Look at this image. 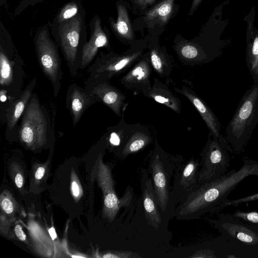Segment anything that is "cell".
I'll return each instance as SVG.
<instances>
[{
    "instance_id": "cell-1",
    "label": "cell",
    "mask_w": 258,
    "mask_h": 258,
    "mask_svg": "<svg viewBox=\"0 0 258 258\" xmlns=\"http://www.w3.org/2000/svg\"><path fill=\"white\" fill-rule=\"evenodd\" d=\"M258 176V162L245 160L238 170L232 169L221 177L199 186L175 209L177 220L197 219L201 216L221 210L230 193L245 178Z\"/></svg>"
},
{
    "instance_id": "cell-2",
    "label": "cell",
    "mask_w": 258,
    "mask_h": 258,
    "mask_svg": "<svg viewBox=\"0 0 258 258\" xmlns=\"http://www.w3.org/2000/svg\"><path fill=\"white\" fill-rule=\"evenodd\" d=\"M183 158L172 155L163 149L157 140L148 155V172L149 175L158 207L166 219L174 217L177 206L172 192L171 180Z\"/></svg>"
},
{
    "instance_id": "cell-3",
    "label": "cell",
    "mask_w": 258,
    "mask_h": 258,
    "mask_svg": "<svg viewBox=\"0 0 258 258\" xmlns=\"http://www.w3.org/2000/svg\"><path fill=\"white\" fill-rule=\"evenodd\" d=\"M258 123V82L245 92L231 120L224 136L231 152L244 149Z\"/></svg>"
},
{
    "instance_id": "cell-4",
    "label": "cell",
    "mask_w": 258,
    "mask_h": 258,
    "mask_svg": "<svg viewBox=\"0 0 258 258\" xmlns=\"http://www.w3.org/2000/svg\"><path fill=\"white\" fill-rule=\"evenodd\" d=\"M85 12L81 11L73 18L59 23H52V35L60 48L71 75H77L80 54L84 43L82 36L86 31Z\"/></svg>"
},
{
    "instance_id": "cell-5",
    "label": "cell",
    "mask_w": 258,
    "mask_h": 258,
    "mask_svg": "<svg viewBox=\"0 0 258 258\" xmlns=\"http://www.w3.org/2000/svg\"><path fill=\"white\" fill-rule=\"evenodd\" d=\"M48 116L36 95L32 96L22 115L18 131L20 141L35 150L44 146L49 133Z\"/></svg>"
},
{
    "instance_id": "cell-6",
    "label": "cell",
    "mask_w": 258,
    "mask_h": 258,
    "mask_svg": "<svg viewBox=\"0 0 258 258\" xmlns=\"http://www.w3.org/2000/svg\"><path fill=\"white\" fill-rule=\"evenodd\" d=\"M231 152L225 137L210 134L201 153L199 184H202L219 178L226 174L230 166Z\"/></svg>"
},
{
    "instance_id": "cell-7",
    "label": "cell",
    "mask_w": 258,
    "mask_h": 258,
    "mask_svg": "<svg viewBox=\"0 0 258 258\" xmlns=\"http://www.w3.org/2000/svg\"><path fill=\"white\" fill-rule=\"evenodd\" d=\"M34 44L39 64L44 74L50 81L55 97L61 85L62 73L58 46L51 38L47 25L36 31Z\"/></svg>"
},
{
    "instance_id": "cell-8",
    "label": "cell",
    "mask_w": 258,
    "mask_h": 258,
    "mask_svg": "<svg viewBox=\"0 0 258 258\" xmlns=\"http://www.w3.org/2000/svg\"><path fill=\"white\" fill-rule=\"evenodd\" d=\"M143 54L142 48H132L122 54L100 52L88 68L89 78L85 83L109 81L129 70Z\"/></svg>"
},
{
    "instance_id": "cell-9",
    "label": "cell",
    "mask_w": 258,
    "mask_h": 258,
    "mask_svg": "<svg viewBox=\"0 0 258 258\" xmlns=\"http://www.w3.org/2000/svg\"><path fill=\"white\" fill-rule=\"evenodd\" d=\"M95 168L96 178L103 195V215L111 222L114 219L121 207L130 205L131 195L125 192L122 198H118L115 192L110 168L103 163L101 154L99 155L96 160Z\"/></svg>"
},
{
    "instance_id": "cell-10",
    "label": "cell",
    "mask_w": 258,
    "mask_h": 258,
    "mask_svg": "<svg viewBox=\"0 0 258 258\" xmlns=\"http://www.w3.org/2000/svg\"><path fill=\"white\" fill-rule=\"evenodd\" d=\"M200 169V161L194 157L177 167L172 187L177 206L199 186Z\"/></svg>"
},
{
    "instance_id": "cell-11",
    "label": "cell",
    "mask_w": 258,
    "mask_h": 258,
    "mask_svg": "<svg viewBox=\"0 0 258 258\" xmlns=\"http://www.w3.org/2000/svg\"><path fill=\"white\" fill-rule=\"evenodd\" d=\"M152 71L148 53H144L121 77L119 82L125 89L147 97L152 87Z\"/></svg>"
},
{
    "instance_id": "cell-12",
    "label": "cell",
    "mask_w": 258,
    "mask_h": 258,
    "mask_svg": "<svg viewBox=\"0 0 258 258\" xmlns=\"http://www.w3.org/2000/svg\"><path fill=\"white\" fill-rule=\"evenodd\" d=\"M89 27V39L84 43L80 54L79 69L81 70L85 69L91 63L99 48H109L108 37L102 28L101 20L98 15L92 19Z\"/></svg>"
},
{
    "instance_id": "cell-13",
    "label": "cell",
    "mask_w": 258,
    "mask_h": 258,
    "mask_svg": "<svg viewBox=\"0 0 258 258\" xmlns=\"http://www.w3.org/2000/svg\"><path fill=\"white\" fill-rule=\"evenodd\" d=\"M84 88L93 94L98 101L101 102L116 115L121 117L126 97L119 89L109 81L85 83Z\"/></svg>"
},
{
    "instance_id": "cell-14",
    "label": "cell",
    "mask_w": 258,
    "mask_h": 258,
    "mask_svg": "<svg viewBox=\"0 0 258 258\" xmlns=\"http://www.w3.org/2000/svg\"><path fill=\"white\" fill-rule=\"evenodd\" d=\"M141 188L146 218L151 226L158 229L163 217L158 207L149 174L145 169L141 171Z\"/></svg>"
},
{
    "instance_id": "cell-15",
    "label": "cell",
    "mask_w": 258,
    "mask_h": 258,
    "mask_svg": "<svg viewBox=\"0 0 258 258\" xmlns=\"http://www.w3.org/2000/svg\"><path fill=\"white\" fill-rule=\"evenodd\" d=\"M97 102L98 101L93 94L76 83L69 87L66 105L72 115L74 126L78 123L84 112Z\"/></svg>"
},
{
    "instance_id": "cell-16",
    "label": "cell",
    "mask_w": 258,
    "mask_h": 258,
    "mask_svg": "<svg viewBox=\"0 0 258 258\" xmlns=\"http://www.w3.org/2000/svg\"><path fill=\"white\" fill-rule=\"evenodd\" d=\"M176 92L185 96L194 106L206 123L210 134L218 137L221 133V124L212 110L206 103L191 88L182 86L174 88Z\"/></svg>"
},
{
    "instance_id": "cell-17",
    "label": "cell",
    "mask_w": 258,
    "mask_h": 258,
    "mask_svg": "<svg viewBox=\"0 0 258 258\" xmlns=\"http://www.w3.org/2000/svg\"><path fill=\"white\" fill-rule=\"evenodd\" d=\"M153 140L151 131L148 126L140 123H134L124 142L118 150L121 159L144 149Z\"/></svg>"
},
{
    "instance_id": "cell-18",
    "label": "cell",
    "mask_w": 258,
    "mask_h": 258,
    "mask_svg": "<svg viewBox=\"0 0 258 258\" xmlns=\"http://www.w3.org/2000/svg\"><path fill=\"white\" fill-rule=\"evenodd\" d=\"M36 84V79H34L22 93L19 98L12 102L7 109L6 116L7 132L12 131L17 125L18 120L23 115L32 96Z\"/></svg>"
},
{
    "instance_id": "cell-19",
    "label": "cell",
    "mask_w": 258,
    "mask_h": 258,
    "mask_svg": "<svg viewBox=\"0 0 258 258\" xmlns=\"http://www.w3.org/2000/svg\"><path fill=\"white\" fill-rule=\"evenodd\" d=\"M148 98L162 104L177 113L181 112V103L177 97L168 86L158 78L153 79L151 89Z\"/></svg>"
},
{
    "instance_id": "cell-20",
    "label": "cell",
    "mask_w": 258,
    "mask_h": 258,
    "mask_svg": "<svg viewBox=\"0 0 258 258\" xmlns=\"http://www.w3.org/2000/svg\"><path fill=\"white\" fill-rule=\"evenodd\" d=\"M148 53L153 70L161 78L168 77L174 65L166 50L159 46L153 45L150 47Z\"/></svg>"
},
{
    "instance_id": "cell-21",
    "label": "cell",
    "mask_w": 258,
    "mask_h": 258,
    "mask_svg": "<svg viewBox=\"0 0 258 258\" xmlns=\"http://www.w3.org/2000/svg\"><path fill=\"white\" fill-rule=\"evenodd\" d=\"M174 1H162L146 13L145 21L151 24H166L172 15Z\"/></svg>"
},
{
    "instance_id": "cell-22",
    "label": "cell",
    "mask_w": 258,
    "mask_h": 258,
    "mask_svg": "<svg viewBox=\"0 0 258 258\" xmlns=\"http://www.w3.org/2000/svg\"><path fill=\"white\" fill-rule=\"evenodd\" d=\"M117 10V21L115 22L111 18L109 22L113 31L120 37L132 40L134 35L127 11L124 6L119 4L116 5Z\"/></svg>"
},
{
    "instance_id": "cell-23",
    "label": "cell",
    "mask_w": 258,
    "mask_h": 258,
    "mask_svg": "<svg viewBox=\"0 0 258 258\" xmlns=\"http://www.w3.org/2000/svg\"><path fill=\"white\" fill-rule=\"evenodd\" d=\"M123 115L116 125L107 128L108 142L112 146L117 147V151L124 142L133 126V124H128L125 121Z\"/></svg>"
},
{
    "instance_id": "cell-24",
    "label": "cell",
    "mask_w": 258,
    "mask_h": 258,
    "mask_svg": "<svg viewBox=\"0 0 258 258\" xmlns=\"http://www.w3.org/2000/svg\"><path fill=\"white\" fill-rule=\"evenodd\" d=\"M246 40V61L250 71L255 64L258 57V33L250 23L248 24Z\"/></svg>"
},
{
    "instance_id": "cell-25",
    "label": "cell",
    "mask_w": 258,
    "mask_h": 258,
    "mask_svg": "<svg viewBox=\"0 0 258 258\" xmlns=\"http://www.w3.org/2000/svg\"><path fill=\"white\" fill-rule=\"evenodd\" d=\"M5 50L0 47V83L2 87H8L14 81V61L11 60Z\"/></svg>"
},
{
    "instance_id": "cell-26",
    "label": "cell",
    "mask_w": 258,
    "mask_h": 258,
    "mask_svg": "<svg viewBox=\"0 0 258 258\" xmlns=\"http://www.w3.org/2000/svg\"><path fill=\"white\" fill-rule=\"evenodd\" d=\"M234 226L229 223L226 226L222 225L223 229H226L228 233L238 240L247 243L254 244L258 242V235L246 227L238 225Z\"/></svg>"
},
{
    "instance_id": "cell-27",
    "label": "cell",
    "mask_w": 258,
    "mask_h": 258,
    "mask_svg": "<svg viewBox=\"0 0 258 258\" xmlns=\"http://www.w3.org/2000/svg\"><path fill=\"white\" fill-rule=\"evenodd\" d=\"M76 1L66 4L54 18L52 23H59L76 16L82 9Z\"/></svg>"
},
{
    "instance_id": "cell-28",
    "label": "cell",
    "mask_w": 258,
    "mask_h": 258,
    "mask_svg": "<svg viewBox=\"0 0 258 258\" xmlns=\"http://www.w3.org/2000/svg\"><path fill=\"white\" fill-rule=\"evenodd\" d=\"M102 257L104 258H135L140 257L141 256L132 251H123L107 253L104 254Z\"/></svg>"
},
{
    "instance_id": "cell-29",
    "label": "cell",
    "mask_w": 258,
    "mask_h": 258,
    "mask_svg": "<svg viewBox=\"0 0 258 258\" xmlns=\"http://www.w3.org/2000/svg\"><path fill=\"white\" fill-rule=\"evenodd\" d=\"M1 206L3 210L8 214H12L14 210V205L12 198L3 194L1 197Z\"/></svg>"
},
{
    "instance_id": "cell-30",
    "label": "cell",
    "mask_w": 258,
    "mask_h": 258,
    "mask_svg": "<svg viewBox=\"0 0 258 258\" xmlns=\"http://www.w3.org/2000/svg\"><path fill=\"white\" fill-rule=\"evenodd\" d=\"M43 0H22L16 7L15 15L22 13L26 8L30 6H34L36 4L41 3Z\"/></svg>"
},
{
    "instance_id": "cell-31",
    "label": "cell",
    "mask_w": 258,
    "mask_h": 258,
    "mask_svg": "<svg viewBox=\"0 0 258 258\" xmlns=\"http://www.w3.org/2000/svg\"><path fill=\"white\" fill-rule=\"evenodd\" d=\"M257 200H258V193L234 200L229 201L228 200L225 203V206L226 207L230 205L236 206L238 204L242 203L250 202Z\"/></svg>"
},
{
    "instance_id": "cell-32",
    "label": "cell",
    "mask_w": 258,
    "mask_h": 258,
    "mask_svg": "<svg viewBox=\"0 0 258 258\" xmlns=\"http://www.w3.org/2000/svg\"><path fill=\"white\" fill-rule=\"evenodd\" d=\"M235 215L236 217L246 220L249 222L255 223H258V213L256 212H250L248 213L237 212L235 214Z\"/></svg>"
},
{
    "instance_id": "cell-33",
    "label": "cell",
    "mask_w": 258,
    "mask_h": 258,
    "mask_svg": "<svg viewBox=\"0 0 258 258\" xmlns=\"http://www.w3.org/2000/svg\"><path fill=\"white\" fill-rule=\"evenodd\" d=\"M71 190L74 197L78 198L80 196L81 193L80 186L76 179H72V180Z\"/></svg>"
},
{
    "instance_id": "cell-34",
    "label": "cell",
    "mask_w": 258,
    "mask_h": 258,
    "mask_svg": "<svg viewBox=\"0 0 258 258\" xmlns=\"http://www.w3.org/2000/svg\"><path fill=\"white\" fill-rule=\"evenodd\" d=\"M14 231L17 237L21 241H25L26 239V235L23 232L22 227L20 225H17L15 227Z\"/></svg>"
},
{
    "instance_id": "cell-35",
    "label": "cell",
    "mask_w": 258,
    "mask_h": 258,
    "mask_svg": "<svg viewBox=\"0 0 258 258\" xmlns=\"http://www.w3.org/2000/svg\"><path fill=\"white\" fill-rule=\"evenodd\" d=\"M253 80V83L258 82V57L255 64L249 71Z\"/></svg>"
},
{
    "instance_id": "cell-36",
    "label": "cell",
    "mask_w": 258,
    "mask_h": 258,
    "mask_svg": "<svg viewBox=\"0 0 258 258\" xmlns=\"http://www.w3.org/2000/svg\"><path fill=\"white\" fill-rule=\"evenodd\" d=\"M133 1L142 8H145L152 5L156 0H133Z\"/></svg>"
},
{
    "instance_id": "cell-37",
    "label": "cell",
    "mask_w": 258,
    "mask_h": 258,
    "mask_svg": "<svg viewBox=\"0 0 258 258\" xmlns=\"http://www.w3.org/2000/svg\"><path fill=\"white\" fill-rule=\"evenodd\" d=\"M203 0H193L191 3L190 9L188 13V15L191 16L193 15L195 11L197 9L198 7L201 4Z\"/></svg>"
},
{
    "instance_id": "cell-38",
    "label": "cell",
    "mask_w": 258,
    "mask_h": 258,
    "mask_svg": "<svg viewBox=\"0 0 258 258\" xmlns=\"http://www.w3.org/2000/svg\"><path fill=\"white\" fill-rule=\"evenodd\" d=\"M15 182L17 186L19 188L22 187L24 183L23 176L21 173H18L15 177Z\"/></svg>"
},
{
    "instance_id": "cell-39",
    "label": "cell",
    "mask_w": 258,
    "mask_h": 258,
    "mask_svg": "<svg viewBox=\"0 0 258 258\" xmlns=\"http://www.w3.org/2000/svg\"><path fill=\"white\" fill-rule=\"evenodd\" d=\"M45 168L43 167H39L37 168L35 173V177L36 179H41L45 173Z\"/></svg>"
},
{
    "instance_id": "cell-40",
    "label": "cell",
    "mask_w": 258,
    "mask_h": 258,
    "mask_svg": "<svg viewBox=\"0 0 258 258\" xmlns=\"http://www.w3.org/2000/svg\"><path fill=\"white\" fill-rule=\"evenodd\" d=\"M49 233L53 239H54L56 237V234L53 228L49 229Z\"/></svg>"
},
{
    "instance_id": "cell-41",
    "label": "cell",
    "mask_w": 258,
    "mask_h": 258,
    "mask_svg": "<svg viewBox=\"0 0 258 258\" xmlns=\"http://www.w3.org/2000/svg\"><path fill=\"white\" fill-rule=\"evenodd\" d=\"M1 94V100L2 101L4 102L7 99V97L5 94L3 95L2 93Z\"/></svg>"
}]
</instances>
